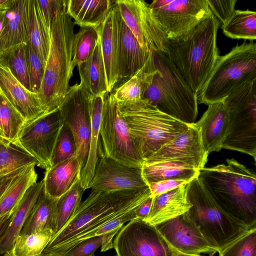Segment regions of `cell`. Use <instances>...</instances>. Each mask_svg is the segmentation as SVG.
I'll return each instance as SVG.
<instances>
[{"label": "cell", "instance_id": "obj_1", "mask_svg": "<svg viewBox=\"0 0 256 256\" xmlns=\"http://www.w3.org/2000/svg\"><path fill=\"white\" fill-rule=\"evenodd\" d=\"M198 178L227 214L250 228L256 227V174L234 158L198 171Z\"/></svg>", "mask_w": 256, "mask_h": 256}, {"label": "cell", "instance_id": "obj_2", "mask_svg": "<svg viewBox=\"0 0 256 256\" xmlns=\"http://www.w3.org/2000/svg\"><path fill=\"white\" fill-rule=\"evenodd\" d=\"M152 54L154 68H144L136 74L142 84V99L177 120L194 123L198 115L197 96L164 53Z\"/></svg>", "mask_w": 256, "mask_h": 256}, {"label": "cell", "instance_id": "obj_3", "mask_svg": "<svg viewBox=\"0 0 256 256\" xmlns=\"http://www.w3.org/2000/svg\"><path fill=\"white\" fill-rule=\"evenodd\" d=\"M220 23L212 14L186 34L168 40L164 54L198 96L220 57Z\"/></svg>", "mask_w": 256, "mask_h": 256}, {"label": "cell", "instance_id": "obj_4", "mask_svg": "<svg viewBox=\"0 0 256 256\" xmlns=\"http://www.w3.org/2000/svg\"><path fill=\"white\" fill-rule=\"evenodd\" d=\"M150 196L149 188L142 190H92L70 220L52 238L40 255L52 254L78 237L143 202Z\"/></svg>", "mask_w": 256, "mask_h": 256}, {"label": "cell", "instance_id": "obj_5", "mask_svg": "<svg viewBox=\"0 0 256 256\" xmlns=\"http://www.w3.org/2000/svg\"><path fill=\"white\" fill-rule=\"evenodd\" d=\"M66 8V4L56 12L50 28V51L38 92L46 109L45 114L59 110L73 75L72 50L76 24Z\"/></svg>", "mask_w": 256, "mask_h": 256}, {"label": "cell", "instance_id": "obj_6", "mask_svg": "<svg viewBox=\"0 0 256 256\" xmlns=\"http://www.w3.org/2000/svg\"><path fill=\"white\" fill-rule=\"evenodd\" d=\"M118 103L134 146L144 161L190 125L162 112L143 99Z\"/></svg>", "mask_w": 256, "mask_h": 256}, {"label": "cell", "instance_id": "obj_7", "mask_svg": "<svg viewBox=\"0 0 256 256\" xmlns=\"http://www.w3.org/2000/svg\"><path fill=\"white\" fill-rule=\"evenodd\" d=\"M186 188L188 200L192 204L186 214L218 253L252 228L224 212L198 177L188 183Z\"/></svg>", "mask_w": 256, "mask_h": 256}, {"label": "cell", "instance_id": "obj_8", "mask_svg": "<svg viewBox=\"0 0 256 256\" xmlns=\"http://www.w3.org/2000/svg\"><path fill=\"white\" fill-rule=\"evenodd\" d=\"M256 79V44H237L220 56L197 96L198 103L208 105L223 100L240 86Z\"/></svg>", "mask_w": 256, "mask_h": 256}, {"label": "cell", "instance_id": "obj_9", "mask_svg": "<svg viewBox=\"0 0 256 256\" xmlns=\"http://www.w3.org/2000/svg\"><path fill=\"white\" fill-rule=\"evenodd\" d=\"M229 128L222 148L256 158V79L244 84L224 100Z\"/></svg>", "mask_w": 256, "mask_h": 256}, {"label": "cell", "instance_id": "obj_10", "mask_svg": "<svg viewBox=\"0 0 256 256\" xmlns=\"http://www.w3.org/2000/svg\"><path fill=\"white\" fill-rule=\"evenodd\" d=\"M98 150L121 164L142 168L144 160L136 150L128 125L121 116L112 94L104 96Z\"/></svg>", "mask_w": 256, "mask_h": 256}, {"label": "cell", "instance_id": "obj_11", "mask_svg": "<svg viewBox=\"0 0 256 256\" xmlns=\"http://www.w3.org/2000/svg\"><path fill=\"white\" fill-rule=\"evenodd\" d=\"M148 6L168 40L186 34L212 14L206 0H154Z\"/></svg>", "mask_w": 256, "mask_h": 256}, {"label": "cell", "instance_id": "obj_12", "mask_svg": "<svg viewBox=\"0 0 256 256\" xmlns=\"http://www.w3.org/2000/svg\"><path fill=\"white\" fill-rule=\"evenodd\" d=\"M64 124L59 110L26 122L14 144L32 156L38 167L52 166L55 146Z\"/></svg>", "mask_w": 256, "mask_h": 256}, {"label": "cell", "instance_id": "obj_13", "mask_svg": "<svg viewBox=\"0 0 256 256\" xmlns=\"http://www.w3.org/2000/svg\"><path fill=\"white\" fill-rule=\"evenodd\" d=\"M117 256H176L154 225L136 218L122 227L113 242Z\"/></svg>", "mask_w": 256, "mask_h": 256}, {"label": "cell", "instance_id": "obj_14", "mask_svg": "<svg viewBox=\"0 0 256 256\" xmlns=\"http://www.w3.org/2000/svg\"><path fill=\"white\" fill-rule=\"evenodd\" d=\"M90 96L80 83L70 86L59 108L64 124L70 130L76 148V154L82 169L86 163L90 134Z\"/></svg>", "mask_w": 256, "mask_h": 256}, {"label": "cell", "instance_id": "obj_15", "mask_svg": "<svg viewBox=\"0 0 256 256\" xmlns=\"http://www.w3.org/2000/svg\"><path fill=\"white\" fill-rule=\"evenodd\" d=\"M208 156L202 146L199 130L192 124L144 163L174 162L199 170L204 168Z\"/></svg>", "mask_w": 256, "mask_h": 256}, {"label": "cell", "instance_id": "obj_16", "mask_svg": "<svg viewBox=\"0 0 256 256\" xmlns=\"http://www.w3.org/2000/svg\"><path fill=\"white\" fill-rule=\"evenodd\" d=\"M98 158L89 188L100 192L142 190L148 188L142 169L121 164L98 150Z\"/></svg>", "mask_w": 256, "mask_h": 256}, {"label": "cell", "instance_id": "obj_17", "mask_svg": "<svg viewBox=\"0 0 256 256\" xmlns=\"http://www.w3.org/2000/svg\"><path fill=\"white\" fill-rule=\"evenodd\" d=\"M155 226L177 252L200 254L218 252L186 213Z\"/></svg>", "mask_w": 256, "mask_h": 256}, {"label": "cell", "instance_id": "obj_18", "mask_svg": "<svg viewBox=\"0 0 256 256\" xmlns=\"http://www.w3.org/2000/svg\"><path fill=\"white\" fill-rule=\"evenodd\" d=\"M33 0H14L6 12L0 35V56L28 44L32 18Z\"/></svg>", "mask_w": 256, "mask_h": 256}, {"label": "cell", "instance_id": "obj_19", "mask_svg": "<svg viewBox=\"0 0 256 256\" xmlns=\"http://www.w3.org/2000/svg\"><path fill=\"white\" fill-rule=\"evenodd\" d=\"M0 92L26 122L46 114V109L38 94L24 87L10 68L0 62Z\"/></svg>", "mask_w": 256, "mask_h": 256}, {"label": "cell", "instance_id": "obj_20", "mask_svg": "<svg viewBox=\"0 0 256 256\" xmlns=\"http://www.w3.org/2000/svg\"><path fill=\"white\" fill-rule=\"evenodd\" d=\"M118 80L136 75L153 61L152 52L144 48L118 14Z\"/></svg>", "mask_w": 256, "mask_h": 256}, {"label": "cell", "instance_id": "obj_21", "mask_svg": "<svg viewBox=\"0 0 256 256\" xmlns=\"http://www.w3.org/2000/svg\"><path fill=\"white\" fill-rule=\"evenodd\" d=\"M118 14V7L114 2L103 23L98 28L108 93L119 80Z\"/></svg>", "mask_w": 256, "mask_h": 256}, {"label": "cell", "instance_id": "obj_22", "mask_svg": "<svg viewBox=\"0 0 256 256\" xmlns=\"http://www.w3.org/2000/svg\"><path fill=\"white\" fill-rule=\"evenodd\" d=\"M194 124L199 130L206 154L220 152L229 128L228 114L223 101L208 104L200 120Z\"/></svg>", "mask_w": 256, "mask_h": 256}, {"label": "cell", "instance_id": "obj_23", "mask_svg": "<svg viewBox=\"0 0 256 256\" xmlns=\"http://www.w3.org/2000/svg\"><path fill=\"white\" fill-rule=\"evenodd\" d=\"M36 164L0 176V217L15 210L26 192L37 182Z\"/></svg>", "mask_w": 256, "mask_h": 256}, {"label": "cell", "instance_id": "obj_24", "mask_svg": "<svg viewBox=\"0 0 256 256\" xmlns=\"http://www.w3.org/2000/svg\"><path fill=\"white\" fill-rule=\"evenodd\" d=\"M82 168L76 154L46 170L44 181L45 194L58 199L80 180Z\"/></svg>", "mask_w": 256, "mask_h": 256}, {"label": "cell", "instance_id": "obj_25", "mask_svg": "<svg viewBox=\"0 0 256 256\" xmlns=\"http://www.w3.org/2000/svg\"><path fill=\"white\" fill-rule=\"evenodd\" d=\"M186 186L152 197L150 211L144 220L156 226L186 213L192 204L186 197Z\"/></svg>", "mask_w": 256, "mask_h": 256}, {"label": "cell", "instance_id": "obj_26", "mask_svg": "<svg viewBox=\"0 0 256 256\" xmlns=\"http://www.w3.org/2000/svg\"><path fill=\"white\" fill-rule=\"evenodd\" d=\"M42 180L30 186L18 206L6 231L0 238V254L11 252L28 218L44 190Z\"/></svg>", "mask_w": 256, "mask_h": 256}, {"label": "cell", "instance_id": "obj_27", "mask_svg": "<svg viewBox=\"0 0 256 256\" xmlns=\"http://www.w3.org/2000/svg\"><path fill=\"white\" fill-rule=\"evenodd\" d=\"M115 2L112 0H68L66 12L80 27L98 28Z\"/></svg>", "mask_w": 256, "mask_h": 256}, {"label": "cell", "instance_id": "obj_28", "mask_svg": "<svg viewBox=\"0 0 256 256\" xmlns=\"http://www.w3.org/2000/svg\"><path fill=\"white\" fill-rule=\"evenodd\" d=\"M104 95L90 96V148L86 163L82 170L80 182L84 190L89 188L93 178L98 157L100 128Z\"/></svg>", "mask_w": 256, "mask_h": 256}, {"label": "cell", "instance_id": "obj_29", "mask_svg": "<svg viewBox=\"0 0 256 256\" xmlns=\"http://www.w3.org/2000/svg\"><path fill=\"white\" fill-rule=\"evenodd\" d=\"M78 68L80 83L90 96L104 95L108 92L100 37L92 53Z\"/></svg>", "mask_w": 256, "mask_h": 256}, {"label": "cell", "instance_id": "obj_30", "mask_svg": "<svg viewBox=\"0 0 256 256\" xmlns=\"http://www.w3.org/2000/svg\"><path fill=\"white\" fill-rule=\"evenodd\" d=\"M141 169L148 185L166 180H183L189 182L198 176L199 171L184 164L168 162L144 163Z\"/></svg>", "mask_w": 256, "mask_h": 256}, {"label": "cell", "instance_id": "obj_31", "mask_svg": "<svg viewBox=\"0 0 256 256\" xmlns=\"http://www.w3.org/2000/svg\"><path fill=\"white\" fill-rule=\"evenodd\" d=\"M58 200L48 196L43 190L38 200L24 223L20 235L30 234L47 229H50L53 231Z\"/></svg>", "mask_w": 256, "mask_h": 256}, {"label": "cell", "instance_id": "obj_32", "mask_svg": "<svg viewBox=\"0 0 256 256\" xmlns=\"http://www.w3.org/2000/svg\"><path fill=\"white\" fill-rule=\"evenodd\" d=\"M26 122L22 116L0 92V142L14 145Z\"/></svg>", "mask_w": 256, "mask_h": 256}, {"label": "cell", "instance_id": "obj_33", "mask_svg": "<svg viewBox=\"0 0 256 256\" xmlns=\"http://www.w3.org/2000/svg\"><path fill=\"white\" fill-rule=\"evenodd\" d=\"M50 30L42 16L37 0H33L32 18L28 44L34 50L45 66L50 48Z\"/></svg>", "mask_w": 256, "mask_h": 256}, {"label": "cell", "instance_id": "obj_34", "mask_svg": "<svg viewBox=\"0 0 256 256\" xmlns=\"http://www.w3.org/2000/svg\"><path fill=\"white\" fill-rule=\"evenodd\" d=\"M224 34L234 39H256V12L235 10L231 18L222 26Z\"/></svg>", "mask_w": 256, "mask_h": 256}, {"label": "cell", "instance_id": "obj_35", "mask_svg": "<svg viewBox=\"0 0 256 256\" xmlns=\"http://www.w3.org/2000/svg\"><path fill=\"white\" fill-rule=\"evenodd\" d=\"M84 190L78 181L69 191L58 200L53 236L63 228L72 218L82 202Z\"/></svg>", "mask_w": 256, "mask_h": 256}, {"label": "cell", "instance_id": "obj_36", "mask_svg": "<svg viewBox=\"0 0 256 256\" xmlns=\"http://www.w3.org/2000/svg\"><path fill=\"white\" fill-rule=\"evenodd\" d=\"M142 203L132 207L100 226L78 237L50 256H62L74 246L84 240L96 236H102L115 230H120L125 222L137 218L136 210Z\"/></svg>", "mask_w": 256, "mask_h": 256}, {"label": "cell", "instance_id": "obj_37", "mask_svg": "<svg viewBox=\"0 0 256 256\" xmlns=\"http://www.w3.org/2000/svg\"><path fill=\"white\" fill-rule=\"evenodd\" d=\"M52 236L53 231L50 229L19 235L14 242L11 253L14 256H40Z\"/></svg>", "mask_w": 256, "mask_h": 256}, {"label": "cell", "instance_id": "obj_38", "mask_svg": "<svg viewBox=\"0 0 256 256\" xmlns=\"http://www.w3.org/2000/svg\"><path fill=\"white\" fill-rule=\"evenodd\" d=\"M99 40L98 28L80 27L74 34L72 50V67L74 69L86 62L94 50Z\"/></svg>", "mask_w": 256, "mask_h": 256}, {"label": "cell", "instance_id": "obj_39", "mask_svg": "<svg viewBox=\"0 0 256 256\" xmlns=\"http://www.w3.org/2000/svg\"><path fill=\"white\" fill-rule=\"evenodd\" d=\"M38 162L32 156L13 144L0 142V176Z\"/></svg>", "mask_w": 256, "mask_h": 256}, {"label": "cell", "instance_id": "obj_40", "mask_svg": "<svg viewBox=\"0 0 256 256\" xmlns=\"http://www.w3.org/2000/svg\"><path fill=\"white\" fill-rule=\"evenodd\" d=\"M0 62L6 66L14 76L24 87L31 91L26 44L14 48L0 56Z\"/></svg>", "mask_w": 256, "mask_h": 256}, {"label": "cell", "instance_id": "obj_41", "mask_svg": "<svg viewBox=\"0 0 256 256\" xmlns=\"http://www.w3.org/2000/svg\"><path fill=\"white\" fill-rule=\"evenodd\" d=\"M120 230H115L104 235L84 240L62 256H94V252L100 246L102 252L111 249L113 248V238Z\"/></svg>", "mask_w": 256, "mask_h": 256}, {"label": "cell", "instance_id": "obj_42", "mask_svg": "<svg viewBox=\"0 0 256 256\" xmlns=\"http://www.w3.org/2000/svg\"><path fill=\"white\" fill-rule=\"evenodd\" d=\"M218 256H256V228L224 248Z\"/></svg>", "mask_w": 256, "mask_h": 256}, {"label": "cell", "instance_id": "obj_43", "mask_svg": "<svg viewBox=\"0 0 256 256\" xmlns=\"http://www.w3.org/2000/svg\"><path fill=\"white\" fill-rule=\"evenodd\" d=\"M76 153L74 136L70 128L64 124L54 150L52 166L72 157Z\"/></svg>", "mask_w": 256, "mask_h": 256}, {"label": "cell", "instance_id": "obj_44", "mask_svg": "<svg viewBox=\"0 0 256 256\" xmlns=\"http://www.w3.org/2000/svg\"><path fill=\"white\" fill-rule=\"evenodd\" d=\"M112 94L118 102H134L142 100L143 86L140 78L137 74L129 78Z\"/></svg>", "mask_w": 256, "mask_h": 256}, {"label": "cell", "instance_id": "obj_45", "mask_svg": "<svg viewBox=\"0 0 256 256\" xmlns=\"http://www.w3.org/2000/svg\"><path fill=\"white\" fill-rule=\"evenodd\" d=\"M26 55L31 91L38 94L44 74V67L34 50L28 44H26Z\"/></svg>", "mask_w": 256, "mask_h": 256}, {"label": "cell", "instance_id": "obj_46", "mask_svg": "<svg viewBox=\"0 0 256 256\" xmlns=\"http://www.w3.org/2000/svg\"><path fill=\"white\" fill-rule=\"evenodd\" d=\"M212 14L220 24H224L235 11L236 0H206Z\"/></svg>", "mask_w": 256, "mask_h": 256}, {"label": "cell", "instance_id": "obj_47", "mask_svg": "<svg viewBox=\"0 0 256 256\" xmlns=\"http://www.w3.org/2000/svg\"><path fill=\"white\" fill-rule=\"evenodd\" d=\"M44 22L50 31L52 19L56 12L66 4V0H37Z\"/></svg>", "mask_w": 256, "mask_h": 256}, {"label": "cell", "instance_id": "obj_48", "mask_svg": "<svg viewBox=\"0 0 256 256\" xmlns=\"http://www.w3.org/2000/svg\"><path fill=\"white\" fill-rule=\"evenodd\" d=\"M188 183V182L183 180H166L151 183L148 186L152 196L154 197L186 184Z\"/></svg>", "mask_w": 256, "mask_h": 256}, {"label": "cell", "instance_id": "obj_49", "mask_svg": "<svg viewBox=\"0 0 256 256\" xmlns=\"http://www.w3.org/2000/svg\"><path fill=\"white\" fill-rule=\"evenodd\" d=\"M152 196H150L144 202H143L136 210L137 218L145 220L150 211Z\"/></svg>", "mask_w": 256, "mask_h": 256}, {"label": "cell", "instance_id": "obj_50", "mask_svg": "<svg viewBox=\"0 0 256 256\" xmlns=\"http://www.w3.org/2000/svg\"><path fill=\"white\" fill-rule=\"evenodd\" d=\"M16 209L12 212L0 217V238L8 228Z\"/></svg>", "mask_w": 256, "mask_h": 256}, {"label": "cell", "instance_id": "obj_51", "mask_svg": "<svg viewBox=\"0 0 256 256\" xmlns=\"http://www.w3.org/2000/svg\"><path fill=\"white\" fill-rule=\"evenodd\" d=\"M8 8L0 7V35L3 28L6 12Z\"/></svg>", "mask_w": 256, "mask_h": 256}, {"label": "cell", "instance_id": "obj_52", "mask_svg": "<svg viewBox=\"0 0 256 256\" xmlns=\"http://www.w3.org/2000/svg\"><path fill=\"white\" fill-rule=\"evenodd\" d=\"M14 0H0V7L8 8L13 4Z\"/></svg>", "mask_w": 256, "mask_h": 256}, {"label": "cell", "instance_id": "obj_53", "mask_svg": "<svg viewBox=\"0 0 256 256\" xmlns=\"http://www.w3.org/2000/svg\"><path fill=\"white\" fill-rule=\"evenodd\" d=\"M176 256H204L201 254H190L178 252Z\"/></svg>", "mask_w": 256, "mask_h": 256}, {"label": "cell", "instance_id": "obj_54", "mask_svg": "<svg viewBox=\"0 0 256 256\" xmlns=\"http://www.w3.org/2000/svg\"><path fill=\"white\" fill-rule=\"evenodd\" d=\"M4 256H14L12 255V254L10 252V253H6V254H4Z\"/></svg>", "mask_w": 256, "mask_h": 256}, {"label": "cell", "instance_id": "obj_55", "mask_svg": "<svg viewBox=\"0 0 256 256\" xmlns=\"http://www.w3.org/2000/svg\"><path fill=\"white\" fill-rule=\"evenodd\" d=\"M42 256V255H40V256Z\"/></svg>", "mask_w": 256, "mask_h": 256}, {"label": "cell", "instance_id": "obj_56", "mask_svg": "<svg viewBox=\"0 0 256 256\" xmlns=\"http://www.w3.org/2000/svg\"><path fill=\"white\" fill-rule=\"evenodd\" d=\"M117 256L116 255V256Z\"/></svg>", "mask_w": 256, "mask_h": 256}, {"label": "cell", "instance_id": "obj_57", "mask_svg": "<svg viewBox=\"0 0 256 256\" xmlns=\"http://www.w3.org/2000/svg\"></svg>", "mask_w": 256, "mask_h": 256}]
</instances>
